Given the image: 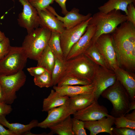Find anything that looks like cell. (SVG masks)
Masks as SVG:
<instances>
[{"instance_id": "cell-1", "label": "cell", "mask_w": 135, "mask_h": 135, "mask_svg": "<svg viewBox=\"0 0 135 135\" xmlns=\"http://www.w3.org/2000/svg\"><path fill=\"white\" fill-rule=\"evenodd\" d=\"M111 34L119 66L135 71V26L126 21Z\"/></svg>"}, {"instance_id": "cell-2", "label": "cell", "mask_w": 135, "mask_h": 135, "mask_svg": "<svg viewBox=\"0 0 135 135\" xmlns=\"http://www.w3.org/2000/svg\"><path fill=\"white\" fill-rule=\"evenodd\" d=\"M126 21V15L120 10H114L107 14L99 11L95 13L89 22L96 28L92 42H94L102 35L112 33L119 24Z\"/></svg>"}, {"instance_id": "cell-3", "label": "cell", "mask_w": 135, "mask_h": 135, "mask_svg": "<svg viewBox=\"0 0 135 135\" xmlns=\"http://www.w3.org/2000/svg\"><path fill=\"white\" fill-rule=\"evenodd\" d=\"M63 64L62 76L70 75L91 83L99 66L84 54L73 58L64 60Z\"/></svg>"}, {"instance_id": "cell-4", "label": "cell", "mask_w": 135, "mask_h": 135, "mask_svg": "<svg viewBox=\"0 0 135 135\" xmlns=\"http://www.w3.org/2000/svg\"><path fill=\"white\" fill-rule=\"evenodd\" d=\"M52 32L40 26L25 36L22 45L28 58L37 61L48 45Z\"/></svg>"}, {"instance_id": "cell-5", "label": "cell", "mask_w": 135, "mask_h": 135, "mask_svg": "<svg viewBox=\"0 0 135 135\" xmlns=\"http://www.w3.org/2000/svg\"><path fill=\"white\" fill-rule=\"evenodd\" d=\"M101 96L109 100L112 104L111 115L117 118L127 113L130 99L126 90L118 80L104 90Z\"/></svg>"}, {"instance_id": "cell-6", "label": "cell", "mask_w": 135, "mask_h": 135, "mask_svg": "<svg viewBox=\"0 0 135 135\" xmlns=\"http://www.w3.org/2000/svg\"><path fill=\"white\" fill-rule=\"evenodd\" d=\"M28 58L22 46H11L8 52L0 60V75H9L23 70Z\"/></svg>"}, {"instance_id": "cell-7", "label": "cell", "mask_w": 135, "mask_h": 135, "mask_svg": "<svg viewBox=\"0 0 135 135\" xmlns=\"http://www.w3.org/2000/svg\"><path fill=\"white\" fill-rule=\"evenodd\" d=\"M23 70L11 75H0V83L3 89L5 102L11 104L16 98V92L23 86L26 80Z\"/></svg>"}, {"instance_id": "cell-8", "label": "cell", "mask_w": 135, "mask_h": 135, "mask_svg": "<svg viewBox=\"0 0 135 135\" xmlns=\"http://www.w3.org/2000/svg\"><path fill=\"white\" fill-rule=\"evenodd\" d=\"M18 0L22 6V10L18 14L17 22L19 25L25 28L29 34L40 25V21L38 11L29 2L28 0Z\"/></svg>"}, {"instance_id": "cell-9", "label": "cell", "mask_w": 135, "mask_h": 135, "mask_svg": "<svg viewBox=\"0 0 135 135\" xmlns=\"http://www.w3.org/2000/svg\"><path fill=\"white\" fill-rule=\"evenodd\" d=\"M94 43L108 69L114 71L115 68L119 66L116 52L112 44L111 34H110L102 35Z\"/></svg>"}, {"instance_id": "cell-10", "label": "cell", "mask_w": 135, "mask_h": 135, "mask_svg": "<svg viewBox=\"0 0 135 135\" xmlns=\"http://www.w3.org/2000/svg\"><path fill=\"white\" fill-rule=\"evenodd\" d=\"M91 17L74 27L65 29L60 34V45L65 60L72 48L85 32Z\"/></svg>"}, {"instance_id": "cell-11", "label": "cell", "mask_w": 135, "mask_h": 135, "mask_svg": "<svg viewBox=\"0 0 135 135\" xmlns=\"http://www.w3.org/2000/svg\"><path fill=\"white\" fill-rule=\"evenodd\" d=\"M116 80L114 71L99 66L92 83L94 87L93 93L95 100H98L102 93L113 84Z\"/></svg>"}, {"instance_id": "cell-12", "label": "cell", "mask_w": 135, "mask_h": 135, "mask_svg": "<svg viewBox=\"0 0 135 135\" xmlns=\"http://www.w3.org/2000/svg\"><path fill=\"white\" fill-rule=\"evenodd\" d=\"M107 108L100 105L98 100H95L87 106L76 112L74 118L84 122L98 120L109 114Z\"/></svg>"}, {"instance_id": "cell-13", "label": "cell", "mask_w": 135, "mask_h": 135, "mask_svg": "<svg viewBox=\"0 0 135 135\" xmlns=\"http://www.w3.org/2000/svg\"><path fill=\"white\" fill-rule=\"evenodd\" d=\"M68 101L63 105L48 111L47 117L42 121L38 122L37 126L45 129L49 128L73 114L76 112L69 106Z\"/></svg>"}, {"instance_id": "cell-14", "label": "cell", "mask_w": 135, "mask_h": 135, "mask_svg": "<svg viewBox=\"0 0 135 135\" xmlns=\"http://www.w3.org/2000/svg\"><path fill=\"white\" fill-rule=\"evenodd\" d=\"M95 31V26L88 22L85 32L72 48L65 60H69L84 54L92 42V39Z\"/></svg>"}, {"instance_id": "cell-15", "label": "cell", "mask_w": 135, "mask_h": 135, "mask_svg": "<svg viewBox=\"0 0 135 135\" xmlns=\"http://www.w3.org/2000/svg\"><path fill=\"white\" fill-rule=\"evenodd\" d=\"M46 8L56 16L58 20L63 23L64 27L67 29L74 27L88 20L91 17V14L90 13L86 15L80 14L79 13V10L75 8H73L70 12L68 11L64 17L58 15L54 9L50 6Z\"/></svg>"}, {"instance_id": "cell-16", "label": "cell", "mask_w": 135, "mask_h": 135, "mask_svg": "<svg viewBox=\"0 0 135 135\" xmlns=\"http://www.w3.org/2000/svg\"><path fill=\"white\" fill-rule=\"evenodd\" d=\"M115 118L109 115L98 120L84 122L85 128L90 132V135H96L101 132H106L113 135L112 127Z\"/></svg>"}, {"instance_id": "cell-17", "label": "cell", "mask_w": 135, "mask_h": 135, "mask_svg": "<svg viewBox=\"0 0 135 135\" xmlns=\"http://www.w3.org/2000/svg\"><path fill=\"white\" fill-rule=\"evenodd\" d=\"M117 80L128 92L131 101H135V74L134 72L118 66L114 70Z\"/></svg>"}, {"instance_id": "cell-18", "label": "cell", "mask_w": 135, "mask_h": 135, "mask_svg": "<svg viewBox=\"0 0 135 135\" xmlns=\"http://www.w3.org/2000/svg\"><path fill=\"white\" fill-rule=\"evenodd\" d=\"M37 11L40 18V26L47 28L52 32L60 34L65 30L63 23L47 8Z\"/></svg>"}, {"instance_id": "cell-19", "label": "cell", "mask_w": 135, "mask_h": 135, "mask_svg": "<svg viewBox=\"0 0 135 135\" xmlns=\"http://www.w3.org/2000/svg\"><path fill=\"white\" fill-rule=\"evenodd\" d=\"M53 88L59 94L69 97L80 94L92 93L94 90V87L92 83L88 85L81 86H53Z\"/></svg>"}, {"instance_id": "cell-20", "label": "cell", "mask_w": 135, "mask_h": 135, "mask_svg": "<svg viewBox=\"0 0 135 135\" xmlns=\"http://www.w3.org/2000/svg\"><path fill=\"white\" fill-rule=\"evenodd\" d=\"M6 116L2 115L0 116V123L16 135H24L33 128L37 126L38 123L37 120H34L27 124L18 123H10L6 120Z\"/></svg>"}, {"instance_id": "cell-21", "label": "cell", "mask_w": 135, "mask_h": 135, "mask_svg": "<svg viewBox=\"0 0 135 135\" xmlns=\"http://www.w3.org/2000/svg\"><path fill=\"white\" fill-rule=\"evenodd\" d=\"M69 98L68 96L61 95L54 90H52L47 97L43 100L42 111L48 112L63 105L68 102Z\"/></svg>"}, {"instance_id": "cell-22", "label": "cell", "mask_w": 135, "mask_h": 135, "mask_svg": "<svg viewBox=\"0 0 135 135\" xmlns=\"http://www.w3.org/2000/svg\"><path fill=\"white\" fill-rule=\"evenodd\" d=\"M94 93L80 94L69 97L68 104L70 108L75 112L82 110L95 101Z\"/></svg>"}, {"instance_id": "cell-23", "label": "cell", "mask_w": 135, "mask_h": 135, "mask_svg": "<svg viewBox=\"0 0 135 135\" xmlns=\"http://www.w3.org/2000/svg\"><path fill=\"white\" fill-rule=\"evenodd\" d=\"M135 0H108L103 5L98 8L99 12L107 14L114 10H121L127 14V7Z\"/></svg>"}, {"instance_id": "cell-24", "label": "cell", "mask_w": 135, "mask_h": 135, "mask_svg": "<svg viewBox=\"0 0 135 135\" xmlns=\"http://www.w3.org/2000/svg\"><path fill=\"white\" fill-rule=\"evenodd\" d=\"M55 60V56L48 45L37 60V66L44 67L51 74L54 65Z\"/></svg>"}, {"instance_id": "cell-25", "label": "cell", "mask_w": 135, "mask_h": 135, "mask_svg": "<svg viewBox=\"0 0 135 135\" xmlns=\"http://www.w3.org/2000/svg\"><path fill=\"white\" fill-rule=\"evenodd\" d=\"M48 128L54 134L58 135H74L72 130V118L70 116Z\"/></svg>"}, {"instance_id": "cell-26", "label": "cell", "mask_w": 135, "mask_h": 135, "mask_svg": "<svg viewBox=\"0 0 135 135\" xmlns=\"http://www.w3.org/2000/svg\"><path fill=\"white\" fill-rule=\"evenodd\" d=\"M60 33L52 32L48 45L55 57L62 60H65L61 48L60 39Z\"/></svg>"}, {"instance_id": "cell-27", "label": "cell", "mask_w": 135, "mask_h": 135, "mask_svg": "<svg viewBox=\"0 0 135 135\" xmlns=\"http://www.w3.org/2000/svg\"><path fill=\"white\" fill-rule=\"evenodd\" d=\"M84 54L96 64L108 68L104 59L96 47L94 42L92 43Z\"/></svg>"}, {"instance_id": "cell-28", "label": "cell", "mask_w": 135, "mask_h": 135, "mask_svg": "<svg viewBox=\"0 0 135 135\" xmlns=\"http://www.w3.org/2000/svg\"><path fill=\"white\" fill-rule=\"evenodd\" d=\"M92 83L82 80L74 76L66 75L63 76L60 78L57 85L58 86L64 85H86Z\"/></svg>"}, {"instance_id": "cell-29", "label": "cell", "mask_w": 135, "mask_h": 135, "mask_svg": "<svg viewBox=\"0 0 135 135\" xmlns=\"http://www.w3.org/2000/svg\"><path fill=\"white\" fill-rule=\"evenodd\" d=\"M34 81L35 85L40 88H48L53 86L51 74L48 71L34 76Z\"/></svg>"}, {"instance_id": "cell-30", "label": "cell", "mask_w": 135, "mask_h": 135, "mask_svg": "<svg viewBox=\"0 0 135 135\" xmlns=\"http://www.w3.org/2000/svg\"><path fill=\"white\" fill-rule=\"evenodd\" d=\"M64 61L60 60L55 58L54 65L51 73L53 86L57 85L63 76Z\"/></svg>"}, {"instance_id": "cell-31", "label": "cell", "mask_w": 135, "mask_h": 135, "mask_svg": "<svg viewBox=\"0 0 135 135\" xmlns=\"http://www.w3.org/2000/svg\"><path fill=\"white\" fill-rule=\"evenodd\" d=\"M114 124L116 128H126L135 130V121L129 120L124 116L115 118Z\"/></svg>"}, {"instance_id": "cell-32", "label": "cell", "mask_w": 135, "mask_h": 135, "mask_svg": "<svg viewBox=\"0 0 135 135\" xmlns=\"http://www.w3.org/2000/svg\"><path fill=\"white\" fill-rule=\"evenodd\" d=\"M72 130L74 135L87 134L84 122L74 118H72Z\"/></svg>"}, {"instance_id": "cell-33", "label": "cell", "mask_w": 135, "mask_h": 135, "mask_svg": "<svg viewBox=\"0 0 135 135\" xmlns=\"http://www.w3.org/2000/svg\"><path fill=\"white\" fill-rule=\"evenodd\" d=\"M31 5L38 11L44 10L54 0H28Z\"/></svg>"}, {"instance_id": "cell-34", "label": "cell", "mask_w": 135, "mask_h": 135, "mask_svg": "<svg viewBox=\"0 0 135 135\" xmlns=\"http://www.w3.org/2000/svg\"><path fill=\"white\" fill-rule=\"evenodd\" d=\"M10 46V40L7 37L0 42V60L8 53Z\"/></svg>"}, {"instance_id": "cell-35", "label": "cell", "mask_w": 135, "mask_h": 135, "mask_svg": "<svg viewBox=\"0 0 135 135\" xmlns=\"http://www.w3.org/2000/svg\"><path fill=\"white\" fill-rule=\"evenodd\" d=\"M113 135H135V130L126 128H113Z\"/></svg>"}, {"instance_id": "cell-36", "label": "cell", "mask_w": 135, "mask_h": 135, "mask_svg": "<svg viewBox=\"0 0 135 135\" xmlns=\"http://www.w3.org/2000/svg\"><path fill=\"white\" fill-rule=\"evenodd\" d=\"M134 3L129 4L127 7V21L135 26V8Z\"/></svg>"}, {"instance_id": "cell-37", "label": "cell", "mask_w": 135, "mask_h": 135, "mask_svg": "<svg viewBox=\"0 0 135 135\" xmlns=\"http://www.w3.org/2000/svg\"><path fill=\"white\" fill-rule=\"evenodd\" d=\"M27 70L31 76L34 77L40 75L45 72L48 71L44 67L39 66L28 68Z\"/></svg>"}, {"instance_id": "cell-38", "label": "cell", "mask_w": 135, "mask_h": 135, "mask_svg": "<svg viewBox=\"0 0 135 135\" xmlns=\"http://www.w3.org/2000/svg\"><path fill=\"white\" fill-rule=\"evenodd\" d=\"M12 109L10 104L5 102H0V116L9 114L12 112Z\"/></svg>"}, {"instance_id": "cell-39", "label": "cell", "mask_w": 135, "mask_h": 135, "mask_svg": "<svg viewBox=\"0 0 135 135\" xmlns=\"http://www.w3.org/2000/svg\"><path fill=\"white\" fill-rule=\"evenodd\" d=\"M67 0H54L60 7L62 12L64 15H65L68 12L66 6V2Z\"/></svg>"}, {"instance_id": "cell-40", "label": "cell", "mask_w": 135, "mask_h": 135, "mask_svg": "<svg viewBox=\"0 0 135 135\" xmlns=\"http://www.w3.org/2000/svg\"><path fill=\"white\" fill-rule=\"evenodd\" d=\"M0 123V135H16L8 129H6Z\"/></svg>"}, {"instance_id": "cell-41", "label": "cell", "mask_w": 135, "mask_h": 135, "mask_svg": "<svg viewBox=\"0 0 135 135\" xmlns=\"http://www.w3.org/2000/svg\"><path fill=\"white\" fill-rule=\"evenodd\" d=\"M124 116L129 120L135 121V110H134L130 113L126 114Z\"/></svg>"}, {"instance_id": "cell-42", "label": "cell", "mask_w": 135, "mask_h": 135, "mask_svg": "<svg viewBox=\"0 0 135 135\" xmlns=\"http://www.w3.org/2000/svg\"><path fill=\"white\" fill-rule=\"evenodd\" d=\"M0 102H5V98L4 91L0 83Z\"/></svg>"}, {"instance_id": "cell-43", "label": "cell", "mask_w": 135, "mask_h": 135, "mask_svg": "<svg viewBox=\"0 0 135 135\" xmlns=\"http://www.w3.org/2000/svg\"><path fill=\"white\" fill-rule=\"evenodd\" d=\"M135 101H131L129 105L128 109V111L127 113H129L130 111L135 110Z\"/></svg>"}, {"instance_id": "cell-44", "label": "cell", "mask_w": 135, "mask_h": 135, "mask_svg": "<svg viewBox=\"0 0 135 135\" xmlns=\"http://www.w3.org/2000/svg\"><path fill=\"white\" fill-rule=\"evenodd\" d=\"M6 37L4 33L2 32L0 30V42L3 40Z\"/></svg>"}, {"instance_id": "cell-45", "label": "cell", "mask_w": 135, "mask_h": 135, "mask_svg": "<svg viewBox=\"0 0 135 135\" xmlns=\"http://www.w3.org/2000/svg\"></svg>"}]
</instances>
